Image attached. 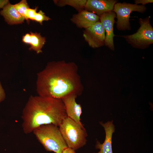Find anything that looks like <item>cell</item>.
I'll return each mask as SVG.
<instances>
[{
  "label": "cell",
  "mask_w": 153,
  "mask_h": 153,
  "mask_svg": "<svg viewBox=\"0 0 153 153\" xmlns=\"http://www.w3.org/2000/svg\"><path fill=\"white\" fill-rule=\"evenodd\" d=\"M149 18H140V27L135 33L123 36L133 47L140 48L147 47L153 43V28L150 22Z\"/></svg>",
  "instance_id": "cell-5"
},
{
  "label": "cell",
  "mask_w": 153,
  "mask_h": 153,
  "mask_svg": "<svg viewBox=\"0 0 153 153\" xmlns=\"http://www.w3.org/2000/svg\"><path fill=\"white\" fill-rule=\"evenodd\" d=\"M37 7L35 8H29L27 9V17L28 21L29 20H34V18L37 13Z\"/></svg>",
  "instance_id": "cell-18"
},
{
  "label": "cell",
  "mask_w": 153,
  "mask_h": 153,
  "mask_svg": "<svg viewBox=\"0 0 153 153\" xmlns=\"http://www.w3.org/2000/svg\"><path fill=\"white\" fill-rule=\"evenodd\" d=\"M14 6L20 14L23 16L27 22H29L27 17V12L29 8L26 0H22L14 5Z\"/></svg>",
  "instance_id": "cell-16"
},
{
  "label": "cell",
  "mask_w": 153,
  "mask_h": 153,
  "mask_svg": "<svg viewBox=\"0 0 153 153\" xmlns=\"http://www.w3.org/2000/svg\"><path fill=\"white\" fill-rule=\"evenodd\" d=\"M31 40L30 34L27 33L22 37V41L25 43L30 44Z\"/></svg>",
  "instance_id": "cell-19"
},
{
  "label": "cell",
  "mask_w": 153,
  "mask_h": 153,
  "mask_svg": "<svg viewBox=\"0 0 153 153\" xmlns=\"http://www.w3.org/2000/svg\"><path fill=\"white\" fill-rule=\"evenodd\" d=\"M99 16L100 22L106 32L105 44L112 50L114 49L113 26L116 13L113 11L106 12Z\"/></svg>",
  "instance_id": "cell-8"
},
{
  "label": "cell",
  "mask_w": 153,
  "mask_h": 153,
  "mask_svg": "<svg viewBox=\"0 0 153 153\" xmlns=\"http://www.w3.org/2000/svg\"><path fill=\"white\" fill-rule=\"evenodd\" d=\"M38 140L47 151L62 153L68 146L59 127L53 124L41 126L33 132Z\"/></svg>",
  "instance_id": "cell-3"
},
{
  "label": "cell",
  "mask_w": 153,
  "mask_h": 153,
  "mask_svg": "<svg viewBox=\"0 0 153 153\" xmlns=\"http://www.w3.org/2000/svg\"><path fill=\"white\" fill-rule=\"evenodd\" d=\"M135 1V4L137 5L138 4L141 3L143 5L149 3H152L153 2L152 0H136Z\"/></svg>",
  "instance_id": "cell-21"
},
{
  "label": "cell",
  "mask_w": 153,
  "mask_h": 153,
  "mask_svg": "<svg viewBox=\"0 0 153 153\" xmlns=\"http://www.w3.org/2000/svg\"><path fill=\"white\" fill-rule=\"evenodd\" d=\"M5 96L4 90L0 82V103L5 99Z\"/></svg>",
  "instance_id": "cell-20"
},
{
  "label": "cell",
  "mask_w": 153,
  "mask_h": 153,
  "mask_svg": "<svg viewBox=\"0 0 153 153\" xmlns=\"http://www.w3.org/2000/svg\"><path fill=\"white\" fill-rule=\"evenodd\" d=\"M62 153H76L75 150L69 147L66 148Z\"/></svg>",
  "instance_id": "cell-23"
},
{
  "label": "cell",
  "mask_w": 153,
  "mask_h": 153,
  "mask_svg": "<svg viewBox=\"0 0 153 153\" xmlns=\"http://www.w3.org/2000/svg\"><path fill=\"white\" fill-rule=\"evenodd\" d=\"M83 88L78 67L73 62H50L37 74V90L40 96L61 99L71 94L81 95Z\"/></svg>",
  "instance_id": "cell-1"
},
{
  "label": "cell",
  "mask_w": 153,
  "mask_h": 153,
  "mask_svg": "<svg viewBox=\"0 0 153 153\" xmlns=\"http://www.w3.org/2000/svg\"><path fill=\"white\" fill-rule=\"evenodd\" d=\"M59 127L68 147L75 150L86 144L87 135L83 126L67 117L63 121Z\"/></svg>",
  "instance_id": "cell-4"
},
{
  "label": "cell",
  "mask_w": 153,
  "mask_h": 153,
  "mask_svg": "<svg viewBox=\"0 0 153 153\" xmlns=\"http://www.w3.org/2000/svg\"><path fill=\"white\" fill-rule=\"evenodd\" d=\"M99 19V16L85 9L74 15L71 20L78 27L86 29L94 25Z\"/></svg>",
  "instance_id": "cell-11"
},
{
  "label": "cell",
  "mask_w": 153,
  "mask_h": 153,
  "mask_svg": "<svg viewBox=\"0 0 153 153\" xmlns=\"http://www.w3.org/2000/svg\"><path fill=\"white\" fill-rule=\"evenodd\" d=\"M87 1L85 0H54L55 3L60 7L66 5H70L79 12L85 8Z\"/></svg>",
  "instance_id": "cell-15"
},
{
  "label": "cell",
  "mask_w": 153,
  "mask_h": 153,
  "mask_svg": "<svg viewBox=\"0 0 153 153\" xmlns=\"http://www.w3.org/2000/svg\"><path fill=\"white\" fill-rule=\"evenodd\" d=\"M9 2L8 0H0V8H3Z\"/></svg>",
  "instance_id": "cell-22"
},
{
  "label": "cell",
  "mask_w": 153,
  "mask_h": 153,
  "mask_svg": "<svg viewBox=\"0 0 153 153\" xmlns=\"http://www.w3.org/2000/svg\"><path fill=\"white\" fill-rule=\"evenodd\" d=\"M103 127L105 132V138L104 142L102 144L97 141L95 145L96 149L99 151L97 153H113L112 149V136L115 131V127L113 124V121H109L103 123L100 122Z\"/></svg>",
  "instance_id": "cell-12"
},
{
  "label": "cell",
  "mask_w": 153,
  "mask_h": 153,
  "mask_svg": "<svg viewBox=\"0 0 153 153\" xmlns=\"http://www.w3.org/2000/svg\"><path fill=\"white\" fill-rule=\"evenodd\" d=\"M67 117L61 99L31 96L22 113L23 131L29 134L41 126L48 124L59 127Z\"/></svg>",
  "instance_id": "cell-2"
},
{
  "label": "cell",
  "mask_w": 153,
  "mask_h": 153,
  "mask_svg": "<svg viewBox=\"0 0 153 153\" xmlns=\"http://www.w3.org/2000/svg\"><path fill=\"white\" fill-rule=\"evenodd\" d=\"M78 96L74 94L69 95L61 99L64 104L67 117L81 126H83L80 121L82 112L80 104L76 102L75 99Z\"/></svg>",
  "instance_id": "cell-9"
},
{
  "label": "cell",
  "mask_w": 153,
  "mask_h": 153,
  "mask_svg": "<svg viewBox=\"0 0 153 153\" xmlns=\"http://www.w3.org/2000/svg\"><path fill=\"white\" fill-rule=\"evenodd\" d=\"M105 31L100 21L85 29L83 36L89 45L93 48H98L105 44Z\"/></svg>",
  "instance_id": "cell-7"
},
{
  "label": "cell",
  "mask_w": 153,
  "mask_h": 153,
  "mask_svg": "<svg viewBox=\"0 0 153 153\" xmlns=\"http://www.w3.org/2000/svg\"><path fill=\"white\" fill-rule=\"evenodd\" d=\"M0 14L4 17L5 22L10 25L22 24L25 20L17 11L14 5L9 2L2 8Z\"/></svg>",
  "instance_id": "cell-13"
},
{
  "label": "cell",
  "mask_w": 153,
  "mask_h": 153,
  "mask_svg": "<svg viewBox=\"0 0 153 153\" xmlns=\"http://www.w3.org/2000/svg\"><path fill=\"white\" fill-rule=\"evenodd\" d=\"M116 2L114 0H88L85 8L99 16L105 12L112 11Z\"/></svg>",
  "instance_id": "cell-10"
},
{
  "label": "cell",
  "mask_w": 153,
  "mask_h": 153,
  "mask_svg": "<svg viewBox=\"0 0 153 153\" xmlns=\"http://www.w3.org/2000/svg\"><path fill=\"white\" fill-rule=\"evenodd\" d=\"M146 9V6L142 5H138L126 3H116L112 11L116 15L118 29L121 30H130L129 20L131 13L133 11L143 13Z\"/></svg>",
  "instance_id": "cell-6"
},
{
  "label": "cell",
  "mask_w": 153,
  "mask_h": 153,
  "mask_svg": "<svg viewBox=\"0 0 153 153\" xmlns=\"http://www.w3.org/2000/svg\"><path fill=\"white\" fill-rule=\"evenodd\" d=\"M51 19L49 17L46 16L42 10H40L38 12H37L34 20L42 25L43 21H48Z\"/></svg>",
  "instance_id": "cell-17"
},
{
  "label": "cell",
  "mask_w": 153,
  "mask_h": 153,
  "mask_svg": "<svg viewBox=\"0 0 153 153\" xmlns=\"http://www.w3.org/2000/svg\"><path fill=\"white\" fill-rule=\"evenodd\" d=\"M30 34L31 40L29 49L34 50L37 54L42 52L41 49L46 42L45 38L41 36L40 33L30 32Z\"/></svg>",
  "instance_id": "cell-14"
}]
</instances>
